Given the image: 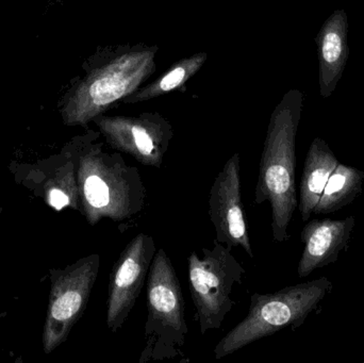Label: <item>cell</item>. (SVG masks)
<instances>
[{
    "mask_svg": "<svg viewBox=\"0 0 364 363\" xmlns=\"http://www.w3.org/2000/svg\"><path fill=\"white\" fill-rule=\"evenodd\" d=\"M304 96L299 90L288 92L269 119L259 164L255 202H269L272 234L275 242L289 240V227L297 202L296 136Z\"/></svg>",
    "mask_w": 364,
    "mask_h": 363,
    "instance_id": "1",
    "label": "cell"
},
{
    "mask_svg": "<svg viewBox=\"0 0 364 363\" xmlns=\"http://www.w3.org/2000/svg\"><path fill=\"white\" fill-rule=\"evenodd\" d=\"M78 151L79 205L90 225L104 219L122 223L142 212L147 192L138 168L129 166L119 151H105L102 143L90 141Z\"/></svg>",
    "mask_w": 364,
    "mask_h": 363,
    "instance_id": "2",
    "label": "cell"
},
{
    "mask_svg": "<svg viewBox=\"0 0 364 363\" xmlns=\"http://www.w3.org/2000/svg\"><path fill=\"white\" fill-rule=\"evenodd\" d=\"M333 288L328 278L320 277L284 288L275 293L252 294L247 315L215 345L214 356L222 359L284 328L297 330Z\"/></svg>",
    "mask_w": 364,
    "mask_h": 363,
    "instance_id": "3",
    "label": "cell"
},
{
    "mask_svg": "<svg viewBox=\"0 0 364 363\" xmlns=\"http://www.w3.org/2000/svg\"><path fill=\"white\" fill-rule=\"evenodd\" d=\"M157 47L136 46L110 53L77 87L64 109L68 125H87L140 89L155 72Z\"/></svg>",
    "mask_w": 364,
    "mask_h": 363,
    "instance_id": "4",
    "label": "cell"
},
{
    "mask_svg": "<svg viewBox=\"0 0 364 363\" xmlns=\"http://www.w3.org/2000/svg\"><path fill=\"white\" fill-rule=\"evenodd\" d=\"M147 278L145 345L139 362L183 357L188 332L186 303L176 270L164 249L156 253Z\"/></svg>",
    "mask_w": 364,
    "mask_h": 363,
    "instance_id": "5",
    "label": "cell"
},
{
    "mask_svg": "<svg viewBox=\"0 0 364 363\" xmlns=\"http://www.w3.org/2000/svg\"><path fill=\"white\" fill-rule=\"evenodd\" d=\"M245 273L232 249L215 240L211 249H203V258L196 251L188 256V289L201 335L220 330L235 305L233 289L242 285Z\"/></svg>",
    "mask_w": 364,
    "mask_h": 363,
    "instance_id": "6",
    "label": "cell"
},
{
    "mask_svg": "<svg viewBox=\"0 0 364 363\" xmlns=\"http://www.w3.org/2000/svg\"><path fill=\"white\" fill-rule=\"evenodd\" d=\"M100 266V256L93 254L55 277L45 326L44 345L47 353L66 340L73 326L85 313L97 281Z\"/></svg>",
    "mask_w": 364,
    "mask_h": 363,
    "instance_id": "7",
    "label": "cell"
},
{
    "mask_svg": "<svg viewBox=\"0 0 364 363\" xmlns=\"http://www.w3.org/2000/svg\"><path fill=\"white\" fill-rule=\"evenodd\" d=\"M107 144L144 166L160 168L174 138L172 125L158 113L138 117H105L93 119Z\"/></svg>",
    "mask_w": 364,
    "mask_h": 363,
    "instance_id": "8",
    "label": "cell"
},
{
    "mask_svg": "<svg viewBox=\"0 0 364 363\" xmlns=\"http://www.w3.org/2000/svg\"><path fill=\"white\" fill-rule=\"evenodd\" d=\"M157 245L151 234H136L119 255L109 277L106 322L117 332L127 321L149 276Z\"/></svg>",
    "mask_w": 364,
    "mask_h": 363,
    "instance_id": "9",
    "label": "cell"
},
{
    "mask_svg": "<svg viewBox=\"0 0 364 363\" xmlns=\"http://www.w3.org/2000/svg\"><path fill=\"white\" fill-rule=\"evenodd\" d=\"M239 153L225 163L210 189L208 215L215 230L214 240L229 249L241 247L250 258L254 251L244 213Z\"/></svg>",
    "mask_w": 364,
    "mask_h": 363,
    "instance_id": "10",
    "label": "cell"
},
{
    "mask_svg": "<svg viewBox=\"0 0 364 363\" xmlns=\"http://www.w3.org/2000/svg\"><path fill=\"white\" fill-rule=\"evenodd\" d=\"M355 225L353 215L343 220L314 219L306 224L301 234L304 251L297 266L299 278L338 261L348 249Z\"/></svg>",
    "mask_w": 364,
    "mask_h": 363,
    "instance_id": "11",
    "label": "cell"
},
{
    "mask_svg": "<svg viewBox=\"0 0 364 363\" xmlns=\"http://www.w3.org/2000/svg\"><path fill=\"white\" fill-rule=\"evenodd\" d=\"M348 32V14L344 10H336L316 36L323 97H329L333 94L343 75L350 55Z\"/></svg>",
    "mask_w": 364,
    "mask_h": 363,
    "instance_id": "12",
    "label": "cell"
},
{
    "mask_svg": "<svg viewBox=\"0 0 364 363\" xmlns=\"http://www.w3.org/2000/svg\"><path fill=\"white\" fill-rule=\"evenodd\" d=\"M339 163L333 149L324 140L316 138L312 141L306 156L299 185V209L304 222L309 221L329 178Z\"/></svg>",
    "mask_w": 364,
    "mask_h": 363,
    "instance_id": "13",
    "label": "cell"
},
{
    "mask_svg": "<svg viewBox=\"0 0 364 363\" xmlns=\"http://www.w3.org/2000/svg\"><path fill=\"white\" fill-rule=\"evenodd\" d=\"M364 173L353 166L339 163L323 191L316 215H331L352 204L363 191Z\"/></svg>",
    "mask_w": 364,
    "mask_h": 363,
    "instance_id": "14",
    "label": "cell"
},
{
    "mask_svg": "<svg viewBox=\"0 0 364 363\" xmlns=\"http://www.w3.org/2000/svg\"><path fill=\"white\" fill-rule=\"evenodd\" d=\"M207 58L205 53H195L191 57L184 58L168 68L159 78L126 97L122 104H138L176 90H182L188 79L192 78L203 67Z\"/></svg>",
    "mask_w": 364,
    "mask_h": 363,
    "instance_id": "15",
    "label": "cell"
}]
</instances>
